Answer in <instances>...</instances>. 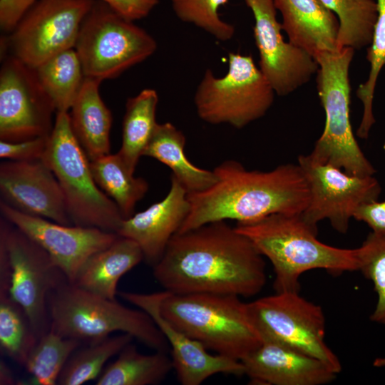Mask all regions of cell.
Returning <instances> with one entry per match:
<instances>
[{"label":"cell","mask_w":385,"mask_h":385,"mask_svg":"<svg viewBox=\"0 0 385 385\" xmlns=\"http://www.w3.org/2000/svg\"><path fill=\"white\" fill-rule=\"evenodd\" d=\"M250 318L262 340L279 343L324 362L337 374L342 364L325 341L320 306L299 292H279L247 303Z\"/></svg>","instance_id":"8fae6325"},{"label":"cell","mask_w":385,"mask_h":385,"mask_svg":"<svg viewBox=\"0 0 385 385\" xmlns=\"http://www.w3.org/2000/svg\"><path fill=\"white\" fill-rule=\"evenodd\" d=\"M383 148H384V151H385V142H384V143Z\"/></svg>","instance_id":"b9f144b4"},{"label":"cell","mask_w":385,"mask_h":385,"mask_svg":"<svg viewBox=\"0 0 385 385\" xmlns=\"http://www.w3.org/2000/svg\"><path fill=\"white\" fill-rule=\"evenodd\" d=\"M0 211L3 218L47 252L70 283L90 256L111 245L119 236L96 227L65 225L30 215L1 200Z\"/></svg>","instance_id":"2e32d148"},{"label":"cell","mask_w":385,"mask_h":385,"mask_svg":"<svg viewBox=\"0 0 385 385\" xmlns=\"http://www.w3.org/2000/svg\"><path fill=\"white\" fill-rule=\"evenodd\" d=\"M47 302L50 329L64 337L89 344L120 332L129 334L154 351H168L165 337L142 309L129 308L68 281L54 289Z\"/></svg>","instance_id":"277c9868"},{"label":"cell","mask_w":385,"mask_h":385,"mask_svg":"<svg viewBox=\"0 0 385 385\" xmlns=\"http://www.w3.org/2000/svg\"><path fill=\"white\" fill-rule=\"evenodd\" d=\"M165 291L250 297L267 277L264 257L251 240L226 221L177 232L153 267Z\"/></svg>","instance_id":"6da1fadb"},{"label":"cell","mask_w":385,"mask_h":385,"mask_svg":"<svg viewBox=\"0 0 385 385\" xmlns=\"http://www.w3.org/2000/svg\"><path fill=\"white\" fill-rule=\"evenodd\" d=\"M356 250L358 270L373 282L378 297L370 319L385 325V235L371 232Z\"/></svg>","instance_id":"e575fe53"},{"label":"cell","mask_w":385,"mask_h":385,"mask_svg":"<svg viewBox=\"0 0 385 385\" xmlns=\"http://www.w3.org/2000/svg\"><path fill=\"white\" fill-rule=\"evenodd\" d=\"M240 361L245 375L255 384L324 385L337 374L316 357L268 340Z\"/></svg>","instance_id":"d6986e66"},{"label":"cell","mask_w":385,"mask_h":385,"mask_svg":"<svg viewBox=\"0 0 385 385\" xmlns=\"http://www.w3.org/2000/svg\"><path fill=\"white\" fill-rule=\"evenodd\" d=\"M354 218L365 222L373 232L385 235V200H375L361 205Z\"/></svg>","instance_id":"f35d334b"},{"label":"cell","mask_w":385,"mask_h":385,"mask_svg":"<svg viewBox=\"0 0 385 385\" xmlns=\"http://www.w3.org/2000/svg\"><path fill=\"white\" fill-rule=\"evenodd\" d=\"M42 160L61 186L73 225L117 233L124 218L95 182L90 160L71 129L68 112L56 113Z\"/></svg>","instance_id":"8992f818"},{"label":"cell","mask_w":385,"mask_h":385,"mask_svg":"<svg viewBox=\"0 0 385 385\" xmlns=\"http://www.w3.org/2000/svg\"><path fill=\"white\" fill-rule=\"evenodd\" d=\"M282 15V29L289 41L306 51L315 60L337 52L339 22L320 0H273Z\"/></svg>","instance_id":"44dd1931"},{"label":"cell","mask_w":385,"mask_h":385,"mask_svg":"<svg viewBox=\"0 0 385 385\" xmlns=\"http://www.w3.org/2000/svg\"><path fill=\"white\" fill-rule=\"evenodd\" d=\"M81 343L49 329L38 338L25 363L24 366L32 377L30 384H57L67 361Z\"/></svg>","instance_id":"4dcf8cb0"},{"label":"cell","mask_w":385,"mask_h":385,"mask_svg":"<svg viewBox=\"0 0 385 385\" xmlns=\"http://www.w3.org/2000/svg\"><path fill=\"white\" fill-rule=\"evenodd\" d=\"M160 311L170 324L207 350L236 360L242 359L262 342L247 303L235 295L165 291Z\"/></svg>","instance_id":"5b68a950"},{"label":"cell","mask_w":385,"mask_h":385,"mask_svg":"<svg viewBox=\"0 0 385 385\" xmlns=\"http://www.w3.org/2000/svg\"><path fill=\"white\" fill-rule=\"evenodd\" d=\"M74 48L85 77L101 82L146 60L156 51L157 42L134 21L95 0L81 24Z\"/></svg>","instance_id":"9c48e42d"},{"label":"cell","mask_w":385,"mask_h":385,"mask_svg":"<svg viewBox=\"0 0 385 385\" xmlns=\"http://www.w3.org/2000/svg\"><path fill=\"white\" fill-rule=\"evenodd\" d=\"M49 136L9 142L0 141V157L14 161H31L42 159Z\"/></svg>","instance_id":"d590c367"},{"label":"cell","mask_w":385,"mask_h":385,"mask_svg":"<svg viewBox=\"0 0 385 385\" xmlns=\"http://www.w3.org/2000/svg\"><path fill=\"white\" fill-rule=\"evenodd\" d=\"M90 167L95 182L116 204L123 218L131 217L148 190V182L135 177L118 152L91 160Z\"/></svg>","instance_id":"484cf974"},{"label":"cell","mask_w":385,"mask_h":385,"mask_svg":"<svg viewBox=\"0 0 385 385\" xmlns=\"http://www.w3.org/2000/svg\"><path fill=\"white\" fill-rule=\"evenodd\" d=\"M142 260L144 256L138 243L119 235L111 245L88 258L72 284L96 295L115 299L120 277Z\"/></svg>","instance_id":"603a6c76"},{"label":"cell","mask_w":385,"mask_h":385,"mask_svg":"<svg viewBox=\"0 0 385 385\" xmlns=\"http://www.w3.org/2000/svg\"><path fill=\"white\" fill-rule=\"evenodd\" d=\"M245 1L255 19L259 68L276 94H290L310 81L318 71V63L304 49L284 41L273 0Z\"/></svg>","instance_id":"9a60e30c"},{"label":"cell","mask_w":385,"mask_h":385,"mask_svg":"<svg viewBox=\"0 0 385 385\" xmlns=\"http://www.w3.org/2000/svg\"><path fill=\"white\" fill-rule=\"evenodd\" d=\"M120 297L146 312L165 337L179 382L199 385L217 374L245 375L242 362L218 354H210L200 342L180 331L161 314L160 302L165 291L152 294L120 292Z\"/></svg>","instance_id":"e0dca14e"},{"label":"cell","mask_w":385,"mask_h":385,"mask_svg":"<svg viewBox=\"0 0 385 385\" xmlns=\"http://www.w3.org/2000/svg\"><path fill=\"white\" fill-rule=\"evenodd\" d=\"M133 339L129 334L122 333L78 347L67 361L57 384L80 385L95 379L106 362L118 354Z\"/></svg>","instance_id":"f1b7e54d"},{"label":"cell","mask_w":385,"mask_h":385,"mask_svg":"<svg viewBox=\"0 0 385 385\" xmlns=\"http://www.w3.org/2000/svg\"><path fill=\"white\" fill-rule=\"evenodd\" d=\"M56 108L33 68L14 56L0 71V139L16 142L49 136Z\"/></svg>","instance_id":"5bb4252c"},{"label":"cell","mask_w":385,"mask_h":385,"mask_svg":"<svg viewBox=\"0 0 385 385\" xmlns=\"http://www.w3.org/2000/svg\"><path fill=\"white\" fill-rule=\"evenodd\" d=\"M38 337L22 307L0 291V346L14 361L24 366Z\"/></svg>","instance_id":"1f68e13d"},{"label":"cell","mask_w":385,"mask_h":385,"mask_svg":"<svg viewBox=\"0 0 385 385\" xmlns=\"http://www.w3.org/2000/svg\"><path fill=\"white\" fill-rule=\"evenodd\" d=\"M377 18L373 38L367 51L366 58L370 63L367 80L356 90V96L363 104V115L356 135L363 139L368 138L375 123L373 114V99L379 73L385 66V0H376Z\"/></svg>","instance_id":"d6a6232c"},{"label":"cell","mask_w":385,"mask_h":385,"mask_svg":"<svg viewBox=\"0 0 385 385\" xmlns=\"http://www.w3.org/2000/svg\"><path fill=\"white\" fill-rule=\"evenodd\" d=\"M125 19L135 21L145 18L159 0H99Z\"/></svg>","instance_id":"8d00e7d4"},{"label":"cell","mask_w":385,"mask_h":385,"mask_svg":"<svg viewBox=\"0 0 385 385\" xmlns=\"http://www.w3.org/2000/svg\"><path fill=\"white\" fill-rule=\"evenodd\" d=\"M189 210L188 192L171 175L166 196L145 210L124 219L117 234L137 242L145 262L153 267L162 257L171 238L179 231Z\"/></svg>","instance_id":"ffe728a7"},{"label":"cell","mask_w":385,"mask_h":385,"mask_svg":"<svg viewBox=\"0 0 385 385\" xmlns=\"http://www.w3.org/2000/svg\"><path fill=\"white\" fill-rule=\"evenodd\" d=\"M236 230L249 238L272 265L276 292H299L305 272L326 270L332 273L358 270L357 250L330 246L319 241L317 227L299 214L275 213L243 222Z\"/></svg>","instance_id":"3957f363"},{"label":"cell","mask_w":385,"mask_h":385,"mask_svg":"<svg viewBox=\"0 0 385 385\" xmlns=\"http://www.w3.org/2000/svg\"><path fill=\"white\" fill-rule=\"evenodd\" d=\"M101 83L85 77L68 113L71 129L90 161L111 153L113 117L101 97Z\"/></svg>","instance_id":"7402d4cb"},{"label":"cell","mask_w":385,"mask_h":385,"mask_svg":"<svg viewBox=\"0 0 385 385\" xmlns=\"http://www.w3.org/2000/svg\"><path fill=\"white\" fill-rule=\"evenodd\" d=\"M101 373L96 385H154L160 383L173 369L167 352L140 353L131 342Z\"/></svg>","instance_id":"d4e9b609"},{"label":"cell","mask_w":385,"mask_h":385,"mask_svg":"<svg viewBox=\"0 0 385 385\" xmlns=\"http://www.w3.org/2000/svg\"><path fill=\"white\" fill-rule=\"evenodd\" d=\"M0 192L1 201L21 212L73 225L61 186L42 159L1 163Z\"/></svg>","instance_id":"ac0fdd59"},{"label":"cell","mask_w":385,"mask_h":385,"mask_svg":"<svg viewBox=\"0 0 385 385\" xmlns=\"http://www.w3.org/2000/svg\"><path fill=\"white\" fill-rule=\"evenodd\" d=\"M373 365L376 367L385 366V357L376 359L373 363Z\"/></svg>","instance_id":"60d3db41"},{"label":"cell","mask_w":385,"mask_h":385,"mask_svg":"<svg viewBox=\"0 0 385 385\" xmlns=\"http://www.w3.org/2000/svg\"><path fill=\"white\" fill-rule=\"evenodd\" d=\"M38 0H0V27L11 32L24 14Z\"/></svg>","instance_id":"74e56055"},{"label":"cell","mask_w":385,"mask_h":385,"mask_svg":"<svg viewBox=\"0 0 385 385\" xmlns=\"http://www.w3.org/2000/svg\"><path fill=\"white\" fill-rule=\"evenodd\" d=\"M354 51L344 47L317 59V88L325 125L308 155L317 163L332 165L350 175L371 176L376 170L361 150L350 121L349 73Z\"/></svg>","instance_id":"52a82bcc"},{"label":"cell","mask_w":385,"mask_h":385,"mask_svg":"<svg viewBox=\"0 0 385 385\" xmlns=\"http://www.w3.org/2000/svg\"><path fill=\"white\" fill-rule=\"evenodd\" d=\"M95 0H38L11 32L14 56L36 68L73 48L81 24Z\"/></svg>","instance_id":"7c38bea8"},{"label":"cell","mask_w":385,"mask_h":385,"mask_svg":"<svg viewBox=\"0 0 385 385\" xmlns=\"http://www.w3.org/2000/svg\"><path fill=\"white\" fill-rule=\"evenodd\" d=\"M229 0H170L175 16L182 21L204 30L219 41H226L235 35L232 24L222 20L219 9Z\"/></svg>","instance_id":"836d02e7"},{"label":"cell","mask_w":385,"mask_h":385,"mask_svg":"<svg viewBox=\"0 0 385 385\" xmlns=\"http://www.w3.org/2000/svg\"><path fill=\"white\" fill-rule=\"evenodd\" d=\"M65 281L47 252L4 218L0 222V291L27 315L38 338L50 329L49 294Z\"/></svg>","instance_id":"ba28073f"},{"label":"cell","mask_w":385,"mask_h":385,"mask_svg":"<svg viewBox=\"0 0 385 385\" xmlns=\"http://www.w3.org/2000/svg\"><path fill=\"white\" fill-rule=\"evenodd\" d=\"M297 163L310 192L302 215L312 226L328 220L335 230L345 234L358 208L378 200L381 188L374 175H350L332 165L317 163L308 155L299 156Z\"/></svg>","instance_id":"4fadbf2b"},{"label":"cell","mask_w":385,"mask_h":385,"mask_svg":"<svg viewBox=\"0 0 385 385\" xmlns=\"http://www.w3.org/2000/svg\"><path fill=\"white\" fill-rule=\"evenodd\" d=\"M337 16L339 48L361 49L371 44L377 18L374 0H320Z\"/></svg>","instance_id":"f546056e"},{"label":"cell","mask_w":385,"mask_h":385,"mask_svg":"<svg viewBox=\"0 0 385 385\" xmlns=\"http://www.w3.org/2000/svg\"><path fill=\"white\" fill-rule=\"evenodd\" d=\"M274 94L251 56L230 53L225 75L217 77L210 69L205 71L196 88L194 103L203 121L240 129L267 113Z\"/></svg>","instance_id":"30bf717a"},{"label":"cell","mask_w":385,"mask_h":385,"mask_svg":"<svg viewBox=\"0 0 385 385\" xmlns=\"http://www.w3.org/2000/svg\"><path fill=\"white\" fill-rule=\"evenodd\" d=\"M185 136L170 122L158 123L143 156L153 158L172 170L188 193L204 190L217 180L213 170L197 167L185 153Z\"/></svg>","instance_id":"cb8c5ba5"},{"label":"cell","mask_w":385,"mask_h":385,"mask_svg":"<svg viewBox=\"0 0 385 385\" xmlns=\"http://www.w3.org/2000/svg\"><path fill=\"white\" fill-rule=\"evenodd\" d=\"M15 379L11 371L8 366L2 361L0 363V384H14Z\"/></svg>","instance_id":"ab89813d"},{"label":"cell","mask_w":385,"mask_h":385,"mask_svg":"<svg viewBox=\"0 0 385 385\" xmlns=\"http://www.w3.org/2000/svg\"><path fill=\"white\" fill-rule=\"evenodd\" d=\"M158 94L153 88H145L125 104L122 123V141L118 153L130 170L136 166L157 125L156 109Z\"/></svg>","instance_id":"4316f807"},{"label":"cell","mask_w":385,"mask_h":385,"mask_svg":"<svg viewBox=\"0 0 385 385\" xmlns=\"http://www.w3.org/2000/svg\"><path fill=\"white\" fill-rule=\"evenodd\" d=\"M212 170L217 176L213 185L188 193L189 213L178 232L217 221L243 222L275 213L299 214L309 201V186L298 163L261 171L227 160Z\"/></svg>","instance_id":"7a4b0ae2"},{"label":"cell","mask_w":385,"mask_h":385,"mask_svg":"<svg viewBox=\"0 0 385 385\" xmlns=\"http://www.w3.org/2000/svg\"><path fill=\"white\" fill-rule=\"evenodd\" d=\"M34 70L56 112H68L85 79L75 48L52 56Z\"/></svg>","instance_id":"83f0119b"}]
</instances>
